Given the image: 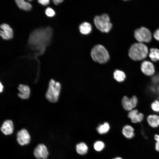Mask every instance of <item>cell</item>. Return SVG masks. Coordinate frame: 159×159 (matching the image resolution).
<instances>
[{
	"label": "cell",
	"mask_w": 159,
	"mask_h": 159,
	"mask_svg": "<svg viewBox=\"0 0 159 159\" xmlns=\"http://www.w3.org/2000/svg\"><path fill=\"white\" fill-rule=\"evenodd\" d=\"M4 88V87L3 85L2 84L1 82H0V92H1L3 91Z\"/></svg>",
	"instance_id": "f546056e"
},
{
	"label": "cell",
	"mask_w": 159,
	"mask_h": 159,
	"mask_svg": "<svg viewBox=\"0 0 159 159\" xmlns=\"http://www.w3.org/2000/svg\"><path fill=\"white\" fill-rule=\"evenodd\" d=\"M52 34V29L49 26L35 29L29 37L28 44L29 47L34 50H39L40 54H42L50 42Z\"/></svg>",
	"instance_id": "6da1fadb"
},
{
	"label": "cell",
	"mask_w": 159,
	"mask_h": 159,
	"mask_svg": "<svg viewBox=\"0 0 159 159\" xmlns=\"http://www.w3.org/2000/svg\"><path fill=\"white\" fill-rule=\"evenodd\" d=\"M144 114L139 112L138 110L135 109L129 111L127 114L128 117L130 119L132 122L137 123L142 122L144 118Z\"/></svg>",
	"instance_id": "8fae6325"
},
{
	"label": "cell",
	"mask_w": 159,
	"mask_h": 159,
	"mask_svg": "<svg viewBox=\"0 0 159 159\" xmlns=\"http://www.w3.org/2000/svg\"><path fill=\"white\" fill-rule=\"evenodd\" d=\"M91 55L94 61L100 64L107 62L110 59L107 50L103 46L100 44L96 45L92 48L91 52Z\"/></svg>",
	"instance_id": "3957f363"
},
{
	"label": "cell",
	"mask_w": 159,
	"mask_h": 159,
	"mask_svg": "<svg viewBox=\"0 0 159 159\" xmlns=\"http://www.w3.org/2000/svg\"><path fill=\"white\" fill-rule=\"evenodd\" d=\"M79 29L81 33L83 34H87L91 32L92 27L90 23L85 22L80 25Z\"/></svg>",
	"instance_id": "e0dca14e"
},
{
	"label": "cell",
	"mask_w": 159,
	"mask_h": 159,
	"mask_svg": "<svg viewBox=\"0 0 159 159\" xmlns=\"http://www.w3.org/2000/svg\"><path fill=\"white\" fill-rule=\"evenodd\" d=\"M15 1L18 7L21 9L29 11L32 8L31 4L26 1L23 0H16Z\"/></svg>",
	"instance_id": "d6986e66"
},
{
	"label": "cell",
	"mask_w": 159,
	"mask_h": 159,
	"mask_svg": "<svg viewBox=\"0 0 159 159\" xmlns=\"http://www.w3.org/2000/svg\"><path fill=\"white\" fill-rule=\"evenodd\" d=\"M45 13L47 16L50 17L54 16L55 14L54 11L50 7H48L46 9Z\"/></svg>",
	"instance_id": "d4e9b609"
},
{
	"label": "cell",
	"mask_w": 159,
	"mask_h": 159,
	"mask_svg": "<svg viewBox=\"0 0 159 159\" xmlns=\"http://www.w3.org/2000/svg\"><path fill=\"white\" fill-rule=\"evenodd\" d=\"M17 140L19 144L21 145H26L29 143L30 136L26 130L23 129L18 132Z\"/></svg>",
	"instance_id": "9c48e42d"
},
{
	"label": "cell",
	"mask_w": 159,
	"mask_h": 159,
	"mask_svg": "<svg viewBox=\"0 0 159 159\" xmlns=\"http://www.w3.org/2000/svg\"><path fill=\"white\" fill-rule=\"evenodd\" d=\"M34 154L37 159H46L49 155V152L46 146L43 144H39L35 148Z\"/></svg>",
	"instance_id": "30bf717a"
},
{
	"label": "cell",
	"mask_w": 159,
	"mask_h": 159,
	"mask_svg": "<svg viewBox=\"0 0 159 159\" xmlns=\"http://www.w3.org/2000/svg\"><path fill=\"white\" fill-rule=\"evenodd\" d=\"M149 56L153 62H156L159 61V49L154 48L150 49Z\"/></svg>",
	"instance_id": "44dd1931"
},
{
	"label": "cell",
	"mask_w": 159,
	"mask_h": 159,
	"mask_svg": "<svg viewBox=\"0 0 159 159\" xmlns=\"http://www.w3.org/2000/svg\"><path fill=\"white\" fill-rule=\"evenodd\" d=\"M1 130L2 133L6 135L11 134L14 130V126L12 121L10 120L5 121L2 124Z\"/></svg>",
	"instance_id": "5bb4252c"
},
{
	"label": "cell",
	"mask_w": 159,
	"mask_h": 159,
	"mask_svg": "<svg viewBox=\"0 0 159 159\" xmlns=\"http://www.w3.org/2000/svg\"><path fill=\"white\" fill-rule=\"evenodd\" d=\"M110 126L107 122H105L103 124L100 125L97 127L98 132L101 134H104L107 132L109 130Z\"/></svg>",
	"instance_id": "7402d4cb"
},
{
	"label": "cell",
	"mask_w": 159,
	"mask_h": 159,
	"mask_svg": "<svg viewBox=\"0 0 159 159\" xmlns=\"http://www.w3.org/2000/svg\"><path fill=\"white\" fill-rule=\"evenodd\" d=\"M54 3L56 5H57L59 4L62 3L63 0H54L53 1Z\"/></svg>",
	"instance_id": "f1b7e54d"
},
{
	"label": "cell",
	"mask_w": 159,
	"mask_h": 159,
	"mask_svg": "<svg viewBox=\"0 0 159 159\" xmlns=\"http://www.w3.org/2000/svg\"><path fill=\"white\" fill-rule=\"evenodd\" d=\"M124 136L128 139H131L135 136V130L133 127L129 125H125L122 130Z\"/></svg>",
	"instance_id": "2e32d148"
},
{
	"label": "cell",
	"mask_w": 159,
	"mask_h": 159,
	"mask_svg": "<svg viewBox=\"0 0 159 159\" xmlns=\"http://www.w3.org/2000/svg\"><path fill=\"white\" fill-rule=\"evenodd\" d=\"M94 22L97 28L103 32H109L112 28V25L110 22L109 16L106 14L95 16Z\"/></svg>",
	"instance_id": "5b68a950"
},
{
	"label": "cell",
	"mask_w": 159,
	"mask_h": 159,
	"mask_svg": "<svg viewBox=\"0 0 159 159\" xmlns=\"http://www.w3.org/2000/svg\"><path fill=\"white\" fill-rule=\"evenodd\" d=\"M19 93L18 95L21 99H26L29 97L30 90L29 87L27 85L20 84L18 87Z\"/></svg>",
	"instance_id": "4fadbf2b"
},
{
	"label": "cell",
	"mask_w": 159,
	"mask_h": 159,
	"mask_svg": "<svg viewBox=\"0 0 159 159\" xmlns=\"http://www.w3.org/2000/svg\"><path fill=\"white\" fill-rule=\"evenodd\" d=\"M105 147L104 143L101 141H96L94 144V149L97 151H101Z\"/></svg>",
	"instance_id": "603a6c76"
},
{
	"label": "cell",
	"mask_w": 159,
	"mask_h": 159,
	"mask_svg": "<svg viewBox=\"0 0 159 159\" xmlns=\"http://www.w3.org/2000/svg\"><path fill=\"white\" fill-rule=\"evenodd\" d=\"M38 2L41 4L45 6L49 4V0H39L38 1Z\"/></svg>",
	"instance_id": "4316f807"
},
{
	"label": "cell",
	"mask_w": 159,
	"mask_h": 159,
	"mask_svg": "<svg viewBox=\"0 0 159 159\" xmlns=\"http://www.w3.org/2000/svg\"><path fill=\"white\" fill-rule=\"evenodd\" d=\"M61 89L60 83L53 79H51L49 82L48 87L46 94L47 99L51 102H57L59 99Z\"/></svg>",
	"instance_id": "277c9868"
},
{
	"label": "cell",
	"mask_w": 159,
	"mask_h": 159,
	"mask_svg": "<svg viewBox=\"0 0 159 159\" xmlns=\"http://www.w3.org/2000/svg\"><path fill=\"white\" fill-rule=\"evenodd\" d=\"M113 77L115 79L117 82H122L125 80L126 75L123 71L117 69L114 72Z\"/></svg>",
	"instance_id": "ac0fdd59"
},
{
	"label": "cell",
	"mask_w": 159,
	"mask_h": 159,
	"mask_svg": "<svg viewBox=\"0 0 159 159\" xmlns=\"http://www.w3.org/2000/svg\"><path fill=\"white\" fill-rule=\"evenodd\" d=\"M146 120L148 125L152 128H155L159 126V115L155 114L149 115Z\"/></svg>",
	"instance_id": "9a60e30c"
},
{
	"label": "cell",
	"mask_w": 159,
	"mask_h": 159,
	"mask_svg": "<svg viewBox=\"0 0 159 159\" xmlns=\"http://www.w3.org/2000/svg\"><path fill=\"white\" fill-rule=\"evenodd\" d=\"M0 28L2 30L0 31V35L3 39L8 40L13 38V30L9 25L6 24H2Z\"/></svg>",
	"instance_id": "7c38bea8"
},
{
	"label": "cell",
	"mask_w": 159,
	"mask_h": 159,
	"mask_svg": "<svg viewBox=\"0 0 159 159\" xmlns=\"http://www.w3.org/2000/svg\"><path fill=\"white\" fill-rule=\"evenodd\" d=\"M138 103V98L135 95L132 96L130 98L125 96L122 100V104L123 108L125 110L129 112L134 109L137 106Z\"/></svg>",
	"instance_id": "52a82bcc"
},
{
	"label": "cell",
	"mask_w": 159,
	"mask_h": 159,
	"mask_svg": "<svg viewBox=\"0 0 159 159\" xmlns=\"http://www.w3.org/2000/svg\"><path fill=\"white\" fill-rule=\"evenodd\" d=\"M153 36L155 39L159 41V28L155 31L153 34Z\"/></svg>",
	"instance_id": "83f0119b"
},
{
	"label": "cell",
	"mask_w": 159,
	"mask_h": 159,
	"mask_svg": "<svg viewBox=\"0 0 159 159\" xmlns=\"http://www.w3.org/2000/svg\"><path fill=\"white\" fill-rule=\"evenodd\" d=\"M134 35L139 42L142 43L149 42L152 39V34L150 30L144 27L136 29L134 32Z\"/></svg>",
	"instance_id": "8992f818"
},
{
	"label": "cell",
	"mask_w": 159,
	"mask_h": 159,
	"mask_svg": "<svg viewBox=\"0 0 159 159\" xmlns=\"http://www.w3.org/2000/svg\"><path fill=\"white\" fill-rule=\"evenodd\" d=\"M140 69L142 73L147 76H152L155 72L154 65L151 62L148 60L144 61L142 62Z\"/></svg>",
	"instance_id": "ba28073f"
},
{
	"label": "cell",
	"mask_w": 159,
	"mask_h": 159,
	"mask_svg": "<svg viewBox=\"0 0 159 159\" xmlns=\"http://www.w3.org/2000/svg\"><path fill=\"white\" fill-rule=\"evenodd\" d=\"M148 52L147 46L143 43L139 42L131 45L129 51L128 55L133 60L138 61L145 58Z\"/></svg>",
	"instance_id": "7a4b0ae2"
},
{
	"label": "cell",
	"mask_w": 159,
	"mask_h": 159,
	"mask_svg": "<svg viewBox=\"0 0 159 159\" xmlns=\"http://www.w3.org/2000/svg\"><path fill=\"white\" fill-rule=\"evenodd\" d=\"M154 139L155 141V149L156 151L159 152V135L156 134L154 136Z\"/></svg>",
	"instance_id": "484cf974"
},
{
	"label": "cell",
	"mask_w": 159,
	"mask_h": 159,
	"mask_svg": "<svg viewBox=\"0 0 159 159\" xmlns=\"http://www.w3.org/2000/svg\"><path fill=\"white\" fill-rule=\"evenodd\" d=\"M88 148L85 143L81 142L77 144L76 150L78 153L83 155L85 154L87 152Z\"/></svg>",
	"instance_id": "ffe728a7"
},
{
	"label": "cell",
	"mask_w": 159,
	"mask_h": 159,
	"mask_svg": "<svg viewBox=\"0 0 159 159\" xmlns=\"http://www.w3.org/2000/svg\"><path fill=\"white\" fill-rule=\"evenodd\" d=\"M113 159H122V158L120 157H117Z\"/></svg>",
	"instance_id": "4dcf8cb0"
},
{
	"label": "cell",
	"mask_w": 159,
	"mask_h": 159,
	"mask_svg": "<svg viewBox=\"0 0 159 159\" xmlns=\"http://www.w3.org/2000/svg\"><path fill=\"white\" fill-rule=\"evenodd\" d=\"M151 109L156 112H159V100H155L152 102L150 105Z\"/></svg>",
	"instance_id": "cb8c5ba5"
}]
</instances>
